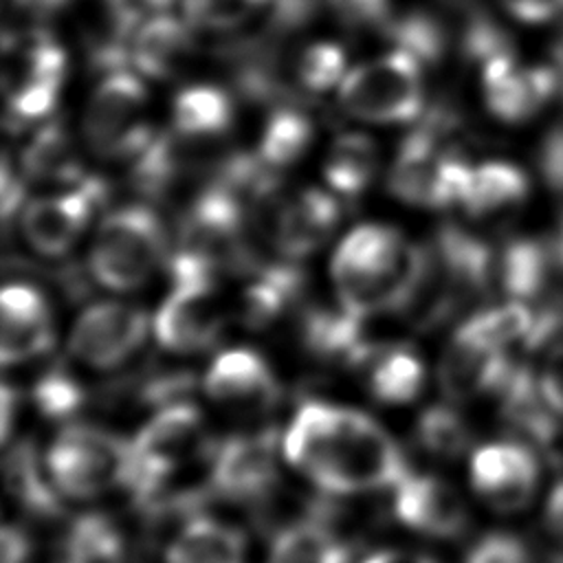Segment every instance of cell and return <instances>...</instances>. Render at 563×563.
I'll list each match as a JSON object with an SVG mask.
<instances>
[{
	"mask_svg": "<svg viewBox=\"0 0 563 563\" xmlns=\"http://www.w3.org/2000/svg\"><path fill=\"white\" fill-rule=\"evenodd\" d=\"M145 86L130 70H114L95 88L84 114V134L95 152L108 158H136L154 132L141 123Z\"/></svg>",
	"mask_w": 563,
	"mask_h": 563,
	"instance_id": "8992f818",
	"label": "cell"
},
{
	"mask_svg": "<svg viewBox=\"0 0 563 563\" xmlns=\"http://www.w3.org/2000/svg\"><path fill=\"white\" fill-rule=\"evenodd\" d=\"M189 29V22L167 13L147 20L132 33L130 64L139 73L156 79L176 75L194 48Z\"/></svg>",
	"mask_w": 563,
	"mask_h": 563,
	"instance_id": "44dd1931",
	"label": "cell"
},
{
	"mask_svg": "<svg viewBox=\"0 0 563 563\" xmlns=\"http://www.w3.org/2000/svg\"><path fill=\"white\" fill-rule=\"evenodd\" d=\"M0 361L26 363L53 345V314L46 297L29 284H7L0 295Z\"/></svg>",
	"mask_w": 563,
	"mask_h": 563,
	"instance_id": "9a60e30c",
	"label": "cell"
},
{
	"mask_svg": "<svg viewBox=\"0 0 563 563\" xmlns=\"http://www.w3.org/2000/svg\"><path fill=\"white\" fill-rule=\"evenodd\" d=\"M497 394L501 398V416L510 429L530 446L554 451L561 433L559 413L543 398L539 376L530 367L515 363Z\"/></svg>",
	"mask_w": 563,
	"mask_h": 563,
	"instance_id": "e0dca14e",
	"label": "cell"
},
{
	"mask_svg": "<svg viewBox=\"0 0 563 563\" xmlns=\"http://www.w3.org/2000/svg\"><path fill=\"white\" fill-rule=\"evenodd\" d=\"M20 7L29 9V11H37V13H51L57 11L59 7H64L68 0H15Z\"/></svg>",
	"mask_w": 563,
	"mask_h": 563,
	"instance_id": "db71d44e",
	"label": "cell"
},
{
	"mask_svg": "<svg viewBox=\"0 0 563 563\" xmlns=\"http://www.w3.org/2000/svg\"><path fill=\"white\" fill-rule=\"evenodd\" d=\"M266 563H352V548L319 521H297L282 528Z\"/></svg>",
	"mask_w": 563,
	"mask_h": 563,
	"instance_id": "83f0119b",
	"label": "cell"
},
{
	"mask_svg": "<svg viewBox=\"0 0 563 563\" xmlns=\"http://www.w3.org/2000/svg\"><path fill=\"white\" fill-rule=\"evenodd\" d=\"M284 460L314 488L361 495L394 488L407 462L394 435L369 413L328 400H303L282 433Z\"/></svg>",
	"mask_w": 563,
	"mask_h": 563,
	"instance_id": "6da1fadb",
	"label": "cell"
},
{
	"mask_svg": "<svg viewBox=\"0 0 563 563\" xmlns=\"http://www.w3.org/2000/svg\"><path fill=\"white\" fill-rule=\"evenodd\" d=\"M442 295L449 308L460 299L484 292L495 273L493 249L468 231L446 224L431 242Z\"/></svg>",
	"mask_w": 563,
	"mask_h": 563,
	"instance_id": "2e32d148",
	"label": "cell"
},
{
	"mask_svg": "<svg viewBox=\"0 0 563 563\" xmlns=\"http://www.w3.org/2000/svg\"><path fill=\"white\" fill-rule=\"evenodd\" d=\"M464 563H532V554L521 537L495 530L482 534L468 548Z\"/></svg>",
	"mask_w": 563,
	"mask_h": 563,
	"instance_id": "60d3db41",
	"label": "cell"
},
{
	"mask_svg": "<svg viewBox=\"0 0 563 563\" xmlns=\"http://www.w3.org/2000/svg\"><path fill=\"white\" fill-rule=\"evenodd\" d=\"M537 161L545 185L552 191L563 194V119L543 136Z\"/></svg>",
	"mask_w": 563,
	"mask_h": 563,
	"instance_id": "7bdbcfd3",
	"label": "cell"
},
{
	"mask_svg": "<svg viewBox=\"0 0 563 563\" xmlns=\"http://www.w3.org/2000/svg\"><path fill=\"white\" fill-rule=\"evenodd\" d=\"M165 563H246V539L235 526L194 515L167 543Z\"/></svg>",
	"mask_w": 563,
	"mask_h": 563,
	"instance_id": "7402d4cb",
	"label": "cell"
},
{
	"mask_svg": "<svg viewBox=\"0 0 563 563\" xmlns=\"http://www.w3.org/2000/svg\"><path fill=\"white\" fill-rule=\"evenodd\" d=\"M385 29L398 51L409 53L422 64H435L449 46L446 26L440 15L429 11H411L402 18L387 20Z\"/></svg>",
	"mask_w": 563,
	"mask_h": 563,
	"instance_id": "e575fe53",
	"label": "cell"
},
{
	"mask_svg": "<svg viewBox=\"0 0 563 563\" xmlns=\"http://www.w3.org/2000/svg\"><path fill=\"white\" fill-rule=\"evenodd\" d=\"M64 550L68 563H117L123 556V534L108 517L86 512L70 523Z\"/></svg>",
	"mask_w": 563,
	"mask_h": 563,
	"instance_id": "836d02e7",
	"label": "cell"
},
{
	"mask_svg": "<svg viewBox=\"0 0 563 563\" xmlns=\"http://www.w3.org/2000/svg\"><path fill=\"white\" fill-rule=\"evenodd\" d=\"M532 314L534 310H530L523 301L512 299L471 314L453 336L488 350H504L512 341H526L532 325Z\"/></svg>",
	"mask_w": 563,
	"mask_h": 563,
	"instance_id": "1f68e13d",
	"label": "cell"
},
{
	"mask_svg": "<svg viewBox=\"0 0 563 563\" xmlns=\"http://www.w3.org/2000/svg\"><path fill=\"white\" fill-rule=\"evenodd\" d=\"M64 563H68V561H64Z\"/></svg>",
	"mask_w": 563,
	"mask_h": 563,
	"instance_id": "9f6ffc18",
	"label": "cell"
},
{
	"mask_svg": "<svg viewBox=\"0 0 563 563\" xmlns=\"http://www.w3.org/2000/svg\"><path fill=\"white\" fill-rule=\"evenodd\" d=\"M345 68V53L332 42H317L306 46L295 64L297 84L306 90L321 92L332 88Z\"/></svg>",
	"mask_w": 563,
	"mask_h": 563,
	"instance_id": "f35d334b",
	"label": "cell"
},
{
	"mask_svg": "<svg viewBox=\"0 0 563 563\" xmlns=\"http://www.w3.org/2000/svg\"><path fill=\"white\" fill-rule=\"evenodd\" d=\"M147 332L150 319L141 308L99 301L77 317L68 336V350L86 367L112 369L141 350Z\"/></svg>",
	"mask_w": 563,
	"mask_h": 563,
	"instance_id": "ba28073f",
	"label": "cell"
},
{
	"mask_svg": "<svg viewBox=\"0 0 563 563\" xmlns=\"http://www.w3.org/2000/svg\"><path fill=\"white\" fill-rule=\"evenodd\" d=\"M539 475V460L523 440L486 442L468 457L471 488L497 512L523 510L537 493Z\"/></svg>",
	"mask_w": 563,
	"mask_h": 563,
	"instance_id": "52a82bcc",
	"label": "cell"
},
{
	"mask_svg": "<svg viewBox=\"0 0 563 563\" xmlns=\"http://www.w3.org/2000/svg\"><path fill=\"white\" fill-rule=\"evenodd\" d=\"M233 106L216 86H191L174 101V130L196 139H213L229 130Z\"/></svg>",
	"mask_w": 563,
	"mask_h": 563,
	"instance_id": "4dcf8cb0",
	"label": "cell"
},
{
	"mask_svg": "<svg viewBox=\"0 0 563 563\" xmlns=\"http://www.w3.org/2000/svg\"><path fill=\"white\" fill-rule=\"evenodd\" d=\"M22 167L24 174L35 180L77 185L84 178L70 136L57 121L46 123L33 134L22 152Z\"/></svg>",
	"mask_w": 563,
	"mask_h": 563,
	"instance_id": "f546056e",
	"label": "cell"
},
{
	"mask_svg": "<svg viewBox=\"0 0 563 563\" xmlns=\"http://www.w3.org/2000/svg\"><path fill=\"white\" fill-rule=\"evenodd\" d=\"M552 246H554V255H556V264L559 268H563V213L559 218V227H556V235L552 240Z\"/></svg>",
	"mask_w": 563,
	"mask_h": 563,
	"instance_id": "11a10c76",
	"label": "cell"
},
{
	"mask_svg": "<svg viewBox=\"0 0 563 563\" xmlns=\"http://www.w3.org/2000/svg\"><path fill=\"white\" fill-rule=\"evenodd\" d=\"M376 145L358 132L341 134L325 158V178L332 189L354 196L367 187L376 172Z\"/></svg>",
	"mask_w": 563,
	"mask_h": 563,
	"instance_id": "d6a6232c",
	"label": "cell"
},
{
	"mask_svg": "<svg viewBox=\"0 0 563 563\" xmlns=\"http://www.w3.org/2000/svg\"><path fill=\"white\" fill-rule=\"evenodd\" d=\"M334 11L352 26L387 24L389 0H332Z\"/></svg>",
	"mask_w": 563,
	"mask_h": 563,
	"instance_id": "bcb514c9",
	"label": "cell"
},
{
	"mask_svg": "<svg viewBox=\"0 0 563 563\" xmlns=\"http://www.w3.org/2000/svg\"><path fill=\"white\" fill-rule=\"evenodd\" d=\"M528 196V176L517 165L488 161L473 167L462 207L471 216H488L523 202Z\"/></svg>",
	"mask_w": 563,
	"mask_h": 563,
	"instance_id": "f1b7e54d",
	"label": "cell"
},
{
	"mask_svg": "<svg viewBox=\"0 0 563 563\" xmlns=\"http://www.w3.org/2000/svg\"><path fill=\"white\" fill-rule=\"evenodd\" d=\"M222 323L224 317L213 282L174 284L152 321V330L165 350L191 354L209 347L218 339Z\"/></svg>",
	"mask_w": 563,
	"mask_h": 563,
	"instance_id": "7c38bea8",
	"label": "cell"
},
{
	"mask_svg": "<svg viewBox=\"0 0 563 563\" xmlns=\"http://www.w3.org/2000/svg\"><path fill=\"white\" fill-rule=\"evenodd\" d=\"M556 264L552 240L515 238L506 244L499 260V279L515 301L537 299L545 292L548 279Z\"/></svg>",
	"mask_w": 563,
	"mask_h": 563,
	"instance_id": "484cf974",
	"label": "cell"
},
{
	"mask_svg": "<svg viewBox=\"0 0 563 563\" xmlns=\"http://www.w3.org/2000/svg\"><path fill=\"white\" fill-rule=\"evenodd\" d=\"M312 139V123L308 117L292 108L277 110L266 128L260 143V154L273 167H284L297 161Z\"/></svg>",
	"mask_w": 563,
	"mask_h": 563,
	"instance_id": "8d00e7d4",
	"label": "cell"
},
{
	"mask_svg": "<svg viewBox=\"0 0 563 563\" xmlns=\"http://www.w3.org/2000/svg\"><path fill=\"white\" fill-rule=\"evenodd\" d=\"M180 251L207 260L213 268H260L246 242V207L216 183L202 189L185 211Z\"/></svg>",
	"mask_w": 563,
	"mask_h": 563,
	"instance_id": "5b68a950",
	"label": "cell"
},
{
	"mask_svg": "<svg viewBox=\"0 0 563 563\" xmlns=\"http://www.w3.org/2000/svg\"><path fill=\"white\" fill-rule=\"evenodd\" d=\"M413 435L429 455L444 460H455L471 446L466 420L449 405L427 407L416 420Z\"/></svg>",
	"mask_w": 563,
	"mask_h": 563,
	"instance_id": "d590c367",
	"label": "cell"
},
{
	"mask_svg": "<svg viewBox=\"0 0 563 563\" xmlns=\"http://www.w3.org/2000/svg\"><path fill=\"white\" fill-rule=\"evenodd\" d=\"M367 387L374 400L385 405H407L424 387V363L407 345L376 347L365 358Z\"/></svg>",
	"mask_w": 563,
	"mask_h": 563,
	"instance_id": "d4e9b609",
	"label": "cell"
},
{
	"mask_svg": "<svg viewBox=\"0 0 563 563\" xmlns=\"http://www.w3.org/2000/svg\"><path fill=\"white\" fill-rule=\"evenodd\" d=\"M363 319L361 314L347 308H314L303 314L301 321V339L303 345L321 358L345 361V363H363L372 345L363 336Z\"/></svg>",
	"mask_w": 563,
	"mask_h": 563,
	"instance_id": "603a6c76",
	"label": "cell"
},
{
	"mask_svg": "<svg viewBox=\"0 0 563 563\" xmlns=\"http://www.w3.org/2000/svg\"><path fill=\"white\" fill-rule=\"evenodd\" d=\"M420 62L394 51L352 68L341 84V106L363 121L400 123L418 117L422 108Z\"/></svg>",
	"mask_w": 563,
	"mask_h": 563,
	"instance_id": "277c9868",
	"label": "cell"
},
{
	"mask_svg": "<svg viewBox=\"0 0 563 563\" xmlns=\"http://www.w3.org/2000/svg\"><path fill=\"white\" fill-rule=\"evenodd\" d=\"M174 0H106L112 24L121 37L132 35L147 20L163 15Z\"/></svg>",
	"mask_w": 563,
	"mask_h": 563,
	"instance_id": "b9f144b4",
	"label": "cell"
},
{
	"mask_svg": "<svg viewBox=\"0 0 563 563\" xmlns=\"http://www.w3.org/2000/svg\"><path fill=\"white\" fill-rule=\"evenodd\" d=\"M194 387V376L187 372H169L163 376L152 378L145 385L143 398L154 405L156 409L176 405V402H187V394Z\"/></svg>",
	"mask_w": 563,
	"mask_h": 563,
	"instance_id": "ee69618b",
	"label": "cell"
},
{
	"mask_svg": "<svg viewBox=\"0 0 563 563\" xmlns=\"http://www.w3.org/2000/svg\"><path fill=\"white\" fill-rule=\"evenodd\" d=\"M512 365L504 350H488L453 336L440 365V383L446 396L455 400L497 394Z\"/></svg>",
	"mask_w": 563,
	"mask_h": 563,
	"instance_id": "ffe728a7",
	"label": "cell"
},
{
	"mask_svg": "<svg viewBox=\"0 0 563 563\" xmlns=\"http://www.w3.org/2000/svg\"><path fill=\"white\" fill-rule=\"evenodd\" d=\"M33 405L51 420H68L84 405L81 385L64 369H51L33 387Z\"/></svg>",
	"mask_w": 563,
	"mask_h": 563,
	"instance_id": "74e56055",
	"label": "cell"
},
{
	"mask_svg": "<svg viewBox=\"0 0 563 563\" xmlns=\"http://www.w3.org/2000/svg\"><path fill=\"white\" fill-rule=\"evenodd\" d=\"M209 139H196L180 132L156 134L154 141L134 158L132 183L152 198L172 191L185 176L194 174L205 163Z\"/></svg>",
	"mask_w": 563,
	"mask_h": 563,
	"instance_id": "ac0fdd59",
	"label": "cell"
},
{
	"mask_svg": "<svg viewBox=\"0 0 563 563\" xmlns=\"http://www.w3.org/2000/svg\"><path fill=\"white\" fill-rule=\"evenodd\" d=\"M44 462L62 497L97 499L112 488H125L130 440L99 424L70 422L57 431Z\"/></svg>",
	"mask_w": 563,
	"mask_h": 563,
	"instance_id": "7a4b0ae2",
	"label": "cell"
},
{
	"mask_svg": "<svg viewBox=\"0 0 563 563\" xmlns=\"http://www.w3.org/2000/svg\"><path fill=\"white\" fill-rule=\"evenodd\" d=\"M273 0H183L185 20L196 29H235Z\"/></svg>",
	"mask_w": 563,
	"mask_h": 563,
	"instance_id": "ab89813d",
	"label": "cell"
},
{
	"mask_svg": "<svg viewBox=\"0 0 563 563\" xmlns=\"http://www.w3.org/2000/svg\"><path fill=\"white\" fill-rule=\"evenodd\" d=\"M361 563H438L427 554L411 552V550H400V548H383L369 552Z\"/></svg>",
	"mask_w": 563,
	"mask_h": 563,
	"instance_id": "816d5d0a",
	"label": "cell"
},
{
	"mask_svg": "<svg viewBox=\"0 0 563 563\" xmlns=\"http://www.w3.org/2000/svg\"><path fill=\"white\" fill-rule=\"evenodd\" d=\"M482 84L488 110L506 123L530 119L559 95V79L552 64L521 66L515 53L486 62L482 66Z\"/></svg>",
	"mask_w": 563,
	"mask_h": 563,
	"instance_id": "5bb4252c",
	"label": "cell"
},
{
	"mask_svg": "<svg viewBox=\"0 0 563 563\" xmlns=\"http://www.w3.org/2000/svg\"><path fill=\"white\" fill-rule=\"evenodd\" d=\"M543 519H545L548 532H550L556 541L563 543V479H559V482L554 484V488L550 490L548 501H545Z\"/></svg>",
	"mask_w": 563,
	"mask_h": 563,
	"instance_id": "681fc988",
	"label": "cell"
},
{
	"mask_svg": "<svg viewBox=\"0 0 563 563\" xmlns=\"http://www.w3.org/2000/svg\"><path fill=\"white\" fill-rule=\"evenodd\" d=\"M31 556V541L26 532L13 523L2 526L0 563H26Z\"/></svg>",
	"mask_w": 563,
	"mask_h": 563,
	"instance_id": "c3c4849f",
	"label": "cell"
},
{
	"mask_svg": "<svg viewBox=\"0 0 563 563\" xmlns=\"http://www.w3.org/2000/svg\"><path fill=\"white\" fill-rule=\"evenodd\" d=\"M508 13L526 24H543L563 15V0H499Z\"/></svg>",
	"mask_w": 563,
	"mask_h": 563,
	"instance_id": "7dc6e473",
	"label": "cell"
},
{
	"mask_svg": "<svg viewBox=\"0 0 563 563\" xmlns=\"http://www.w3.org/2000/svg\"><path fill=\"white\" fill-rule=\"evenodd\" d=\"M165 249L163 222L150 207H121L99 224L90 251V273L110 290H134L158 268Z\"/></svg>",
	"mask_w": 563,
	"mask_h": 563,
	"instance_id": "3957f363",
	"label": "cell"
},
{
	"mask_svg": "<svg viewBox=\"0 0 563 563\" xmlns=\"http://www.w3.org/2000/svg\"><path fill=\"white\" fill-rule=\"evenodd\" d=\"M539 387L548 405L563 416V341L548 350L539 374Z\"/></svg>",
	"mask_w": 563,
	"mask_h": 563,
	"instance_id": "f6af8a7d",
	"label": "cell"
},
{
	"mask_svg": "<svg viewBox=\"0 0 563 563\" xmlns=\"http://www.w3.org/2000/svg\"><path fill=\"white\" fill-rule=\"evenodd\" d=\"M4 484L13 499L37 517L62 512V493L55 488L44 455L29 440L15 442L4 453Z\"/></svg>",
	"mask_w": 563,
	"mask_h": 563,
	"instance_id": "cb8c5ba5",
	"label": "cell"
},
{
	"mask_svg": "<svg viewBox=\"0 0 563 563\" xmlns=\"http://www.w3.org/2000/svg\"><path fill=\"white\" fill-rule=\"evenodd\" d=\"M336 222V202L319 189H303L277 213L273 240L284 257L299 260L317 251L332 235Z\"/></svg>",
	"mask_w": 563,
	"mask_h": 563,
	"instance_id": "d6986e66",
	"label": "cell"
},
{
	"mask_svg": "<svg viewBox=\"0 0 563 563\" xmlns=\"http://www.w3.org/2000/svg\"><path fill=\"white\" fill-rule=\"evenodd\" d=\"M0 405H2V442L9 440L11 435V424H13V407H18V391L4 383L2 385V398H0Z\"/></svg>",
	"mask_w": 563,
	"mask_h": 563,
	"instance_id": "f5cc1de1",
	"label": "cell"
},
{
	"mask_svg": "<svg viewBox=\"0 0 563 563\" xmlns=\"http://www.w3.org/2000/svg\"><path fill=\"white\" fill-rule=\"evenodd\" d=\"M282 457V435L273 429L229 435L209 455L211 490L233 501L260 499L275 486Z\"/></svg>",
	"mask_w": 563,
	"mask_h": 563,
	"instance_id": "9c48e42d",
	"label": "cell"
},
{
	"mask_svg": "<svg viewBox=\"0 0 563 563\" xmlns=\"http://www.w3.org/2000/svg\"><path fill=\"white\" fill-rule=\"evenodd\" d=\"M303 273L292 264H266L255 271V279L242 295L240 314L251 328L275 321L301 292Z\"/></svg>",
	"mask_w": 563,
	"mask_h": 563,
	"instance_id": "4316f807",
	"label": "cell"
},
{
	"mask_svg": "<svg viewBox=\"0 0 563 563\" xmlns=\"http://www.w3.org/2000/svg\"><path fill=\"white\" fill-rule=\"evenodd\" d=\"M106 198V183L84 176L73 189L33 200L22 216L26 242L42 255H64L84 233L92 211Z\"/></svg>",
	"mask_w": 563,
	"mask_h": 563,
	"instance_id": "30bf717a",
	"label": "cell"
},
{
	"mask_svg": "<svg viewBox=\"0 0 563 563\" xmlns=\"http://www.w3.org/2000/svg\"><path fill=\"white\" fill-rule=\"evenodd\" d=\"M24 198V187L18 180V176H13L9 163L4 161L2 165V218L4 222H9V218L18 211V207L22 205Z\"/></svg>",
	"mask_w": 563,
	"mask_h": 563,
	"instance_id": "f907efd6",
	"label": "cell"
},
{
	"mask_svg": "<svg viewBox=\"0 0 563 563\" xmlns=\"http://www.w3.org/2000/svg\"><path fill=\"white\" fill-rule=\"evenodd\" d=\"M394 517L431 539H455L468 526V508L457 488L433 473H411L391 488Z\"/></svg>",
	"mask_w": 563,
	"mask_h": 563,
	"instance_id": "8fae6325",
	"label": "cell"
},
{
	"mask_svg": "<svg viewBox=\"0 0 563 563\" xmlns=\"http://www.w3.org/2000/svg\"><path fill=\"white\" fill-rule=\"evenodd\" d=\"M202 389L207 398L231 411H266L279 398V383L266 358L251 347H229L213 356Z\"/></svg>",
	"mask_w": 563,
	"mask_h": 563,
	"instance_id": "4fadbf2b",
	"label": "cell"
}]
</instances>
